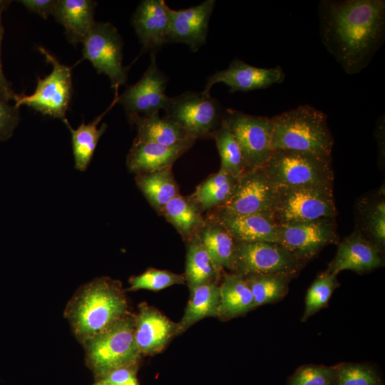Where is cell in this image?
Masks as SVG:
<instances>
[{
    "label": "cell",
    "instance_id": "ac0fdd59",
    "mask_svg": "<svg viewBox=\"0 0 385 385\" xmlns=\"http://www.w3.org/2000/svg\"><path fill=\"white\" fill-rule=\"evenodd\" d=\"M170 7L164 0H143L131 19L143 51L156 53L168 43Z\"/></svg>",
    "mask_w": 385,
    "mask_h": 385
},
{
    "label": "cell",
    "instance_id": "ba28073f",
    "mask_svg": "<svg viewBox=\"0 0 385 385\" xmlns=\"http://www.w3.org/2000/svg\"><path fill=\"white\" fill-rule=\"evenodd\" d=\"M51 72L41 78L37 77L36 89L31 95L17 94L14 105L26 106L43 115L63 120L72 97L71 68L61 63L44 47H38Z\"/></svg>",
    "mask_w": 385,
    "mask_h": 385
},
{
    "label": "cell",
    "instance_id": "ab89813d",
    "mask_svg": "<svg viewBox=\"0 0 385 385\" xmlns=\"http://www.w3.org/2000/svg\"><path fill=\"white\" fill-rule=\"evenodd\" d=\"M138 367L137 365L121 366L111 371L100 380L111 385H140L137 377Z\"/></svg>",
    "mask_w": 385,
    "mask_h": 385
},
{
    "label": "cell",
    "instance_id": "7402d4cb",
    "mask_svg": "<svg viewBox=\"0 0 385 385\" xmlns=\"http://www.w3.org/2000/svg\"><path fill=\"white\" fill-rule=\"evenodd\" d=\"M97 2L92 0H56L52 16L65 29L69 43H82L95 21Z\"/></svg>",
    "mask_w": 385,
    "mask_h": 385
},
{
    "label": "cell",
    "instance_id": "ffe728a7",
    "mask_svg": "<svg viewBox=\"0 0 385 385\" xmlns=\"http://www.w3.org/2000/svg\"><path fill=\"white\" fill-rule=\"evenodd\" d=\"M205 218L222 226L237 242L280 244L279 225L271 217L257 214L228 215L210 211Z\"/></svg>",
    "mask_w": 385,
    "mask_h": 385
},
{
    "label": "cell",
    "instance_id": "4316f807",
    "mask_svg": "<svg viewBox=\"0 0 385 385\" xmlns=\"http://www.w3.org/2000/svg\"><path fill=\"white\" fill-rule=\"evenodd\" d=\"M160 215L176 229L185 242L196 236L205 223L196 202L190 196L180 194L173 198Z\"/></svg>",
    "mask_w": 385,
    "mask_h": 385
},
{
    "label": "cell",
    "instance_id": "8fae6325",
    "mask_svg": "<svg viewBox=\"0 0 385 385\" xmlns=\"http://www.w3.org/2000/svg\"><path fill=\"white\" fill-rule=\"evenodd\" d=\"M222 124L237 141L246 171L263 167L273 152L271 118L227 108Z\"/></svg>",
    "mask_w": 385,
    "mask_h": 385
},
{
    "label": "cell",
    "instance_id": "4fadbf2b",
    "mask_svg": "<svg viewBox=\"0 0 385 385\" xmlns=\"http://www.w3.org/2000/svg\"><path fill=\"white\" fill-rule=\"evenodd\" d=\"M155 52L142 77L129 86L118 97L129 120L135 116H150L165 110L170 97L165 93L168 78L159 68Z\"/></svg>",
    "mask_w": 385,
    "mask_h": 385
},
{
    "label": "cell",
    "instance_id": "e0dca14e",
    "mask_svg": "<svg viewBox=\"0 0 385 385\" xmlns=\"http://www.w3.org/2000/svg\"><path fill=\"white\" fill-rule=\"evenodd\" d=\"M175 336L178 323L146 303L139 305L138 312L135 314L134 339L142 356L160 353Z\"/></svg>",
    "mask_w": 385,
    "mask_h": 385
},
{
    "label": "cell",
    "instance_id": "484cf974",
    "mask_svg": "<svg viewBox=\"0 0 385 385\" xmlns=\"http://www.w3.org/2000/svg\"><path fill=\"white\" fill-rule=\"evenodd\" d=\"M190 298L183 316L178 322V335L205 318L218 317L219 283L212 282L198 285L190 289Z\"/></svg>",
    "mask_w": 385,
    "mask_h": 385
},
{
    "label": "cell",
    "instance_id": "7c38bea8",
    "mask_svg": "<svg viewBox=\"0 0 385 385\" xmlns=\"http://www.w3.org/2000/svg\"><path fill=\"white\" fill-rule=\"evenodd\" d=\"M274 193L275 188L262 167L253 169L238 177L228 200L211 211L228 215L257 214L272 217Z\"/></svg>",
    "mask_w": 385,
    "mask_h": 385
},
{
    "label": "cell",
    "instance_id": "6da1fadb",
    "mask_svg": "<svg viewBox=\"0 0 385 385\" xmlns=\"http://www.w3.org/2000/svg\"><path fill=\"white\" fill-rule=\"evenodd\" d=\"M321 41L344 72H361L385 39L384 0H322Z\"/></svg>",
    "mask_w": 385,
    "mask_h": 385
},
{
    "label": "cell",
    "instance_id": "b9f144b4",
    "mask_svg": "<svg viewBox=\"0 0 385 385\" xmlns=\"http://www.w3.org/2000/svg\"><path fill=\"white\" fill-rule=\"evenodd\" d=\"M18 2L29 11L46 19L53 14L56 0H20Z\"/></svg>",
    "mask_w": 385,
    "mask_h": 385
},
{
    "label": "cell",
    "instance_id": "d6986e66",
    "mask_svg": "<svg viewBox=\"0 0 385 385\" xmlns=\"http://www.w3.org/2000/svg\"><path fill=\"white\" fill-rule=\"evenodd\" d=\"M384 262L382 252L359 230H355L339 242L327 271L337 275L344 270L366 273L382 267Z\"/></svg>",
    "mask_w": 385,
    "mask_h": 385
},
{
    "label": "cell",
    "instance_id": "e575fe53",
    "mask_svg": "<svg viewBox=\"0 0 385 385\" xmlns=\"http://www.w3.org/2000/svg\"><path fill=\"white\" fill-rule=\"evenodd\" d=\"M185 283L184 274H180L171 271L149 268L139 275L133 276L129 279V291L147 289L150 291H160L175 284Z\"/></svg>",
    "mask_w": 385,
    "mask_h": 385
},
{
    "label": "cell",
    "instance_id": "60d3db41",
    "mask_svg": "<svg viewBox=\"0 0 385 385\" xmlns=\"http://www.w3.org/2000/svg\"><path fill=\"white\" fill-rule=\"evenodd\" d=\"M10 3L11 1L0 0V96L9 102L11 101H14L17 94L12 90L10 82L6 78L4 73L1 58V48L4 36L2 14L9 7Z\"/></svg>",
    "mask_w": 385,
    "mask_h": 385
},
{
    "label": "cell",
    "instance_id": "277c9868",
    "mask_svg": "<svg viewBox=\"0 0 385 385\" xmlns=\"http://www.w3.org/2000/svg\"><path fill=\"white\" fill-rule=\"evenodd\" d=\"M135 314L129 313L103 332L82 344L86 363L95 380L124 366H139L143 356L134 339Z\"/></svg>",
    "mask_w": 385,
    "mask_h": 385
},
{
    "label": "cell",
    "instance_id": "8d00e7d4",
    "mask_svg": "<svg viewBox=\"0 0 385 385\" xmlns=\"http://www.w3.org/2000/svg\"><path fill=\"white\" fill-rule=\"evenodd\" d=\"M337 385H382L376 370L361 363H342L337 365Z\"/></svg>",
    "mask_w": 385,
    "mask_h": 385
},
{
    "label": "cell",
    "instance_id": "f546056e",
    "mask_svg": "<svg viewBox=\"0 0 385 385\" xmlns=\"http://www.w3.org/2000/svg\"><path fill=\"white\" fill-rule=\"evenodd\" d=\"M186 245L183 274L189 289L207 283H219L223 271L216 267L197 235L187 241Z\"/></svg>",
    "mask_w": 385,
    "mask_h": 385
},
{
    "label": "cell",
    "instance_id": "30bf717a",
    "mask_svg": "<svg viewBox=\"0 0 385 385\" xmlns=\"http://www.w3.org/2000/svg\"><path fill=\"white\" fill-rule=\"evenodd\" d=\"M304 264L279 243L237 242L231 272L242 277L259 274H284L295 277Z\"/></svg>",
    "mask_w": 385,
    "mask_h": 385
},
{
    "label": "cell",
    "instance_id": "83f0119b",
    "mask_svg": "<svg viewBox=\"0 0 385 385\" xmlns=\"http://www.w3.org/2000/svg\"><path fill=\"white\" fill-rule=\"evenodd\" d=\"M135 180L139 190L159 215L163 207L180 194L172 167L136 174Z\"/></svg>",
    "mask_w": 385,
    "mask_h": 385
},
{
    "label": "cell",
    "instance_id": "9c48e42d",
    "mask_svg": "<svg viewBox=\"0 0 385 385\" xmlns=\"http://www.w3.org/2000/svg\"><path fill=\"white\" fill-rule=\"evenodd\" d=\"M82 53L98 73L106 75L118 92L128 79L129 66L123 65V43L117 29L109 22H96L86 36Z\"/></svg>",
    "mask_w": 385,
    "mask_h": 385
},
{
    "label": "cell",
    "instance_id": "74e56055",
    "mask_svg": "<svg viewBox=\"0 0 385 385\" xmlns=\"http://www.w3.org/2000/svg\"><path fill=\"white\" fill-rule=\"evenodd\" d=\"M19 108L0 96V141L13 135L20 120Z\"/></svg>",
    "mask_w": 385,
    "mask_h": 385
},
{
    "label": "cell",
    "instance_id": "3957f363",
    "mask_svg": "<svg viewBox=\"0 0 385 385\" xmlns=\"http://www.w3.org/2000/svg\"><path fill=\"white\" fill-rule=\"evenodd\" d=\"M273 150H292L332 156L334 138L327 115L310 105L271 118Z\"/></svg>",
    "mask_w": 385,
    "mask_h": 385
},
{
    "label": "cell",
    "instance_id": "8992f818",
    "mask_svg": "<svg viewBox=\"0 0 385 385\" xmlns=\"http://www.w3.org/2000/svg\"><path fill=\"white\" fill-rule=\"evenodd\" d=\"M333 188H277L272 218L278 225L336 218Z\"/></svg>",
    "mask_w": 385,
    "mask_h": 385
},
{
    "label": "cell",
    "instance_id": "cb8c5ba5",
    "mask_svg": "<svg viewBox=\"0 0 385 385\" xmlns=\"http://www.w3.org/2000/svg\"><path fill=\"white\" fill-rule=\"evenodd\" d=\"M220 289L217 318L227 321L255 309L254 298L244 277L233 272H222Z\"/></svg>",
    "mask_w": 385,
    "mask_h": 385
},
{
    "label": "cell",
    "instance_id": "5bb4252c",
    "mask_svg": "<svg viewBox=\"0 0 385 385\" xmlns=\"http://www.w3.org/2000/svg\"><path fill=\"white\" fill-rule=\"evenodd\" d=\"M279 234L280 245L305 263L327 245L339 243L336 218L280 225Z\"/></svg>",
    "mask_w": 385,
    "mask_h": 385
},
{
    "label": "cell",
    "instance_id": "f35d334b",
    "mask_svg": "<svg viewBox=\"0 0 385 385\" xmlns=\"http://www.w3.org/2000/svg\"><path fill=\"white\" fill-rule=\"evenodd\" d=\"M232 178L234 177L220 168L218 172L211 175L200 184L190 197L197 203L217 190Z\"/></svg>",
    "mask_w": 385,
    "mask_h": 385
},
{
    "label": "cell",
    "instance_id": "7a4b0ae2",
    "mask_svg": "<svg viewBox=\"0 0 385 385\" xmlns=\"http://www.w3.org/2000/svg\"><path fill=\"white\" fill-rule=\"evenodd\" d=\"M129 313L121 283L102 277L78 289L67 304L65 316L77 339L83 343Z\"/></svg>",
    "mask_w": 385,
    "mask_h": 385
},
{
    "label": "cell",
    "instance_id": "d590c367",
    "mask_svg": "<svg viewBox=\"0 0 385 385\" xmlns=\"http://www.w3.org/2000/svg\"><path fill=\"white\" fill-rule=\"evenodd\" d=\"M287 385H337V365H302L289 376Z\"/></svg>",
    "mask_w": 385,
    "mask_h": 385
},
{
    "label": "cell",
    "instance_id": "9a60e30c",
    "mask_svg": "<svg viewBox=\"0 0 385 385\" xmlns=\"http://www.w3.org/2000/svg\"><path fill=\"white\" fill-rule=\"evenodd\" d=\"M284 78V72L279 66L259 68L240 59H233L227 68L216 71L207 78L203 91L210 93L213 85L221 83L229 86L230 93L247 92L281 83Z\"/></svg>",
    "mask_w": 385,
    "mask_h": 385
},
{
    "label": "cell",
    "instance_id": "7bdbcfd3",
    "mask_svg": "<svg viewBox=\"0 0 385 385\" xmlns=\"http://www.w3.org/2000/svg\"><path fill=\"white\" fill-rule=\"evenodd\" d=\"M93 385H111V384L103 381L98 380V381H96V382Z\"/></svg>",
    "mask_w": 385,
    "mask_h": 385
},
{
    "label": "cell",
    "instance_id": "1f68e13d",
    "mask_svg": "<svg viewBox=\"0 0 385 385\" xmlns=\"http://www.w3.org/2000/svg\"><path fill=\"white\" fill-rule=\"evenodd\" d=\"M220 157V169L237 178L246 172L240 147L230 130L222 124L213 134Z\"/></svg>",
    "mask_w": 385,
    "mask_h": 385
},
{
    "label": "cell",
    "instance_id": "2e32d148",
    "mask_svg": "<svg viewBox=\"0 0 385 385\" xmlns=\"http://www.w3.org/2000/svg\"><path fill=\"white\" fill-rule=\"evenodd\" d=\"M215 0H205L198 5L174 10L170 8L168 43H181L192 51H197L207 40L209 22L215 6Z\"/></svg>",
    "mask_w": 385,
    "mask_h": 385
},
{
    "label": "cell",
    "instance_id": "836d02e7",
    "mask_svg": "<svg viewBox=\"0 0 385 385\" xmlns=\"http://www.w3.org/2000/svg\"><path fill=\"white\" fill-rule=\"evenodd\" d=\"M339 285L337 274L327 270L319 274L307 290L305 308L301 321H307L324 308Z\"/></svg>",
    "mask_w": 385,
    "mask_h": 385
},
{
    "label": "cell",
    "instance_id": "f1b7e54d",
    "mask_svg": "<svg viewBox=\"0 0 385 385\" xmlns=\"http://www.w3.org/2000/svg\"><path fill=\"white\" fill-rule=\"evenodd\" d=\"M204 226L197 233L202 245L216 267L221 271L232 270L237 241L218 223L205 219Z\"/></svg>",
    "mask_w": 385,
    "mask_h": 385
},
{
    "label": "cell",
    "instance_id": "44dd1931",
    "mask_svg": "<svg viewBox=\"0 0 385 385\" xmlns=\"http://www.w3.org/2000/svg\"><path fill=\"white\" fill-rule=\"evenodd\" d=\"M193 145L165 146L134 139L127 155L130 172L136 174L155 172L172 167Z\"/></svg>",
    "mask_w": 385,
    "mask_h": 385
},
{
    "label": "cell",
    "instance_id": "4dcf8cb0",
    "mask_svg": "<svg viewBox=\"0 0 385 385\" xmlns=\"http://www.w3.org/2000/svg\"><path fill=\"white\" fill-rule=\"evenodd\" d=\"M243 277L257 307L281 301L286 297L289 284L294 277L284 274H259Z\"/></svg>",
    "mask_w": 385,
    "mask_h": 385
},
{
    "label": "cell",
    "instance_id": "d4e9b609",
    "mask_svg": "<svg viewBox=\"0 0 385 385\" xmlns=\"http://www.w3.org/2000/svg\"><path fill=\"white\" fill-rule=\"evenodd\" d=\"M118 92L115 93L112 103L102 114L87 124L83 121L77 128H73L66 118L63 120L71 134L76 169L84 171L89 165L98 143L108 127L106 123H102L100 128H98V125L118 102Z\"/></svg>",
    "mask_w": 385,
    "mask_h": 385
},
{
    "label": "cell",
    "instance_id": "52a82bcc",
    "mask_svg": "<svg viewBox=\"0 0 385 385\" xmlns=\"http://www.w3.org/2000/svg\"><path fill=\"white\" fill-rule=\"evenodd\" d=\"M164 111V117L197 140L212 138L222 124L225 109L210 93L188 91L170 97Z\"/></svg>",
    "mask_w": 385,
    "mask_h": 385
},
{
    "label": "cell",
    "instance_id": "d6a6232c",
    "mask_svg": "<svg viewBox=\"0 0 385 385\" xmlns=\"http://www.w3.org/2000/svg\"><path fill=\"white\" fill-rule=\"evenodd\" d=\"M362 208L363 229L361 234L381 252L385 245V201L384 192L379 197L371 198Z\"/></svg>",
    "mask_w": 385,
    "mask_h": 385
},
{
    "label": "cell",
    "instance_id": "603a6c76",
    "mask_svg": "<svg viewBox=\"0 0 385 385\" xmlns=\"http://www.w3.org/2000/svg\"><path fill=\"white\" fill-rule=\"evenodd\" d=\"M134 125L135 140L152 142L165 146L194 145L197 140L178 123L160 117L159 113L150 116H135L128 120Z\"/></svg>",
    "mask_w": 385,
    "mask_h": 385
},
{
    "label": "cell",
    "instance_id": "5b68a950",
    "mask_svg": "<svg viewBox=\"0 0 385 385\" xmlns=\"http://www.w3.org/2000/svg\"><path fill=\"white\" fill-rule=\"evenodd\" d=\"M277 188H333L332 156L292 150H273L262 167Z\"/></svg>",
    "mask_w": 385,
    "mask_h": 385
}]
</instances>
